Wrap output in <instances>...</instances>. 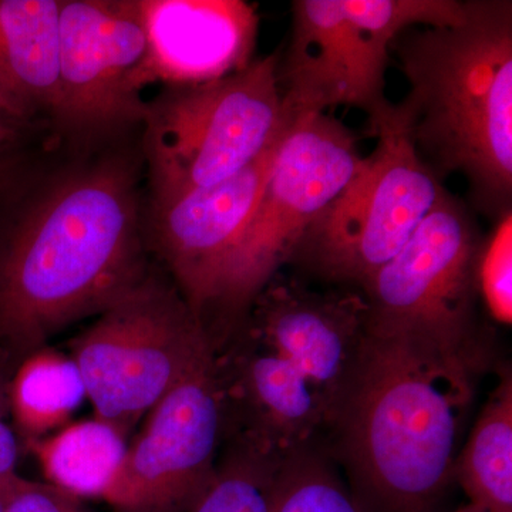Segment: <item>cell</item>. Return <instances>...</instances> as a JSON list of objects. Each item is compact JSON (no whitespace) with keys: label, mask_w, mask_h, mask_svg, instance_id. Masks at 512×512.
I'll use <instances>...</instances> for the list:
<instances>
[{"label":"cell","mask_w":512,"mask_h":512,"mask_svg":"<svg viewBox=\"0 0 512 512\" xmlns=\"http://www.w3.org/2000/svg\"><path fill=\"white\" fill-rule=\"evenodd\" d=\"M0 512H5V508H3L2 503H0Z\"/></svg>","instance_id":"28"},{"label":"cell","mask_w":512,"mask_h":512,"mask_svg":"<svg viewBox=\"0 0 512 512\" xmlns=\"http://www.w3.org/2000/svg\"><path fill=\"white\" fill-rule=\"evenodd\" d=\"M350 128L326 113H298L282 141L237 247L229 256L212 312L232 318L295 256L308 229L362 164Z\"/></svg>","instance_id":"7"},{"label":"cell","mask_w":512,"mask_h":512,"mask_svg":"<svg viewBox=\"0 0 512 512\" xmlns=\"http://www.w3.org/2000/svg\"><path fill=\"white\" fill-rule=\"evenodd\" d=\"M476 288L501 325L512 323V214L505 211L493 234L478 249Z\"/></svg>","instance_id":"22"},{"label":"cell","mask_w":512,"mask_h":512,"mask_svg":"<svg viewBox=\"0 0 512 512\" xmlns=\"http://www.w3.org/2000/svg\"><path fill=\"white\" fill-rule=\"evenodd\" d=\"M279 461L245 446L241 456L214 474L190 512H271Z\"/></svg>","instance_id":"21"},{"label":"cell","mask_w":512,"mask_h":512,"mask_svg":"<svg viewBox=\"0 0 512 512\" xmlns=\"http://www.w3.org/2000/svg\"><path fill=\"white\" fill-rule=\"evenodd\" d=\"M2 177H3V167H2V164H0V181H2Z\"/></svg>","instance_id":"27"},{"label":"cell","mask_w":512,"mask_h":512,"mask_svg":"<svg viewBox=\"0 0 512 512\" xmlns=\"http://www.w3.org/2000/svg\"><path fill=\"white\" fill-rule=\"evenodd\" d=\"M390 50L410 86L394 106L424 163L463 174L488 214L511 210L510 0H468L461 22L404 30Z\"/></svg>","instance_id":"3"},{"label":"cell","mask_w":512,"mask_h":512,"mask_svg":"<svg viewBox=\"0 0 512 512\" xmlns=\"http://www.w3.org/2000/svg\"><path fill=\"white\" fill-rule=\"evenodd\" d=\"M370 126L375 150L293 256L328 281L362 288L402 251L446 190L417 153L394 104Z\"/></svg>","instance_id":"5"},{"label":"cell","mask_w":512,"mask_h":512,"mask_svg":"<svg viewBox=\"0 0 512 512\" xmlns=\"http://www.w3.org/2000/svg\"><path fill=\"white\" fill-rule=\"evenodd\" d=\"M292 123L261 157L229 180L153 204L158 248L181 296L204 328L229 256L258 204Z\"/></svg>","instance_id":"13"},{"label":"cell","mask_w":512,"mask_h":512,"mask_svg":"<svg viewBox=\"0 0 512 512\" xmlns=\"http://www.w3.org/2000/svg\"><path fill=\"white\" fill-rule=\"evenodd\" d=\"M210 346L183 296L143 279L77 339L73 359L96 417L126 433Z\"/></svg>","instance_id":"8"},{"label":"cell","mask_w":512,"mask_h":512,"mask_svg":"<svg viewBox=\"0 0 512 512\" xmlns=\"http://www.w3.org/2000/svg\"><path fill=\"white\" fill-rule=\"evenodd\" d=\"M453 512H484L481 510L478 505L473 503H466L464 505H461V507H458L457 510H454Z\"/></svg>","instance_id":"26"},{"label":"cell","mask_w":512,"mask_h":512,"mask_svg":"<svg viewBox=\"0 0 512 512\" xmlns=\"http://www.w3.org/2000/svg\"><path fill=\"white\" fill-rule=\"evenodd\" d=\"M84 399L86 386L73 357L52 349L33 352L20 365L9 390L13 417L30 440L66 426Z\"/></svg>","instance_id":"19"},{"label":"cell","mask_w":512,"mask_h":512,"mask_svg":"<svg viewBox=\"0 0 512 512\" xmlns=\"http://www.w3.org/2000/svg\"><path fill=\"white\" fill-rule=\"evenodd\" d=\"M249 340L232 387L247 409V446L282 460L315 443L319 431L329 429V416L312 384L284 356L251 335Z\"/></svg>","instance_id":"15"},{"label":"cell","mask_w":512,"mask_h":512,"mask_svg":"<svg viewBox=\"0 0 512 512\" xmlns=\"http://www.w3.org/2000/svg\"><path fill=\"white\" fill-rule=\"evenodd\" d=\"M470 212L444 190L413 237L363 286L370 329L403 332L477 356L476 261Z\"/></svg>","instance_id":"9"},{"label":"cell","mask_w":512,"mask_h":512,"mask_svg":"<svg viewBox=\"0 0 512 512\" xmlns=\"http://www.w3.org/2000/svg\"><path fill=\"white\" fill-rule=\"evenodd\" d=\"M138 0H62L53 119L80 137L143 124L150 86Z\"/></svg>","instance_id":"10"},{"label":"cell","mask_w":512,"mask_h":512,"mask_svg":"<svg viewBox=\"0 0 512 512\" xmlns=\"http://www.w3.org/2000/svg\"><path fill=\"white\" fill-rule=\"evenodd\" d=\"M478 357L367 328L348 396L330 427L367 512H434L456 474Z\"/></svg>","instance_id":"1"},{"label":"cell","mask_w":512,"mask_h":512,"mask_svg":"<svg viewBox=\"0 0 512 512\" xmlns=\"http://www.w3.org/2000/svg\"><path fill=\"white\" fill-rule=\"evenodd\" d=\"M0 503L5 512H84L76 498L16 473L0 478Z\"/></svg>","instance_id":"23"},{"label":"cell","mask_w":512,"mask_h":512,"mask_svg":"<svg viewBox=\"0 0 512 512\" xmlns=\"http://www.w3.org/2000/svg\"><path fill=\"white\" fill-rule=\"evenodd\" d=\"M296 114L282 94L278 53L222 79L167 87L148 103L143 123L153 204L241 173Z\"/></svg>","instance_id":"4"},{"label":"cell","mask_w":512,"mask_h":512,"mask_svg":"<svg viewBox=\"0 0 512 512\" xmlns=\"http://www.w3.org/2000/svg\"><path fill=\"white\" fill-rule=\"evenodd\" d=\"M457 478L468 503L512 512V379L504 373L458 454Z\"/></svg>","instance_id":"18"},{"label":"cell","mask_w":512,"mask_h":512,"mask_svg":"<svg viewBox=\"0 0 512 512\" xmlns=\"http://www.w3.org/2000/svg\"><path fill=\"white\" fill-rule=\"evenodd\" d=\"M291 9V42L279 72L286 106L295 113L352 106L370 123L392 107L384 76L394 39L447 18L443 0H295Z\"/></svg>","instance_id":"6"},{"label":"cell","mask_w":512,"mask_h":512,"mask_svg":"<svg viewBox=\"0 0 512 512\" xmlns=\"http://www.w3.org/2000/svg\"><path fill=\"white\" fill-rule=\"evenodd\" d=\"M5 394L0 387V478L16 473L18 463V441L8 423H6Z\"/></svg>","instance_id":"24"},{"label":"cell","mask_w":512,"mask_h":512,"mask_svg":"<svg viewBox=\"0 0 512 512\" xmlns=\"http://www.w3.org/2000/svg\"><path fill=\"white\" fill-rule=\"evenodd\" d=\"M151 84L190 86L252 62L258 13L244 0H138Z\"/></svg>","instance_id":"14"},{"label":"cell","mask_w":512,"mask_h":512,"mask_svg":"<svg viewBox=\"0 0 512 512\" xmlns=\"http://www.w3.org/2000/svg\"><path fill=\"white\" fill-rule=\"evenodd\" d=\"M249 335L285 357L318 393L330 427L365 348L369 305L363 293L320 292L276 274L248 309Z\"/></svg>","instance_id":"12"},{"label":"cell","mask_w":512,"mask_h":512,"mask_svg":"<svg viewBox=\"0 0 512 512\" xmlns=\"http://www.w3.org/2000/svg\"><path fill=\"white\" fill-rule=\"evenodd\" d=\"M16 131H18V124L13 123L0 110V151L5 150L10 143L15 141Z\"/></svg>","instance_id":"25"},{"label":"cell","mask_w":512,"mask_h":512,"mask_svg":"<svg viewBox=\"0 0 512 512\" xmlns=\"http://www.w3.org/2000/svg\"><path fill=\"white\" fill-rule=\"evenodd\" d=\"M62 0H0V110L20 124L55 116Z\"/></svg>","instance_id":"16"},{"label":"cell","mask_w":512,"mask_h":512,"mask_svg":"<svg viewBox=\"0 0 512 512\" xmlns=\"http://www.w3.org/2000/svg\"><path fill=\"white\" fill-rule=\"evenodd\" d=\"M224 406L210 346L148 412L104 500L130 512L194 503L215 474Z\"/></svg>","instance_id":"11"},{"label":"cell","mask_w":512,"mask_h":512,"mask_svg":"<svg viewBox=\"0 0 512 512\" xmlns=\"http://www.w3.org/2000/svg\"><path fill=\"white\" fill-rule=\"evenodd\" d=\"M271 512H367L315 444L282 458L272 484Z\"/></svg>","instance_id":"20"},{"label":"cell","mask_w":512,"mask_h":512,"mask_svg":"<svg viewBox=\"0 0 512 512\" xmlns=\"http://www.w3.org/2000/svg\"><path fill=\"white\" fill-rule=\"evenodd\" d=\"M136 173L103 158L60 175L0 252V338L33 348L143 281Z\"/></svg>","instance_id":"2"},{"label":"cell","mask_w":512,"mask_h":512,"mask_svg":"<svg viewBox=\"0 0 512 512\" xmlns=\"http://www.w3.org/2000/svg\"><path fill=\"white\" fill-rule=\"evenodd\" d=\"M47 484L73 498H103L126 457V433L94 417L66 424L43 440H32Z\"/></svg>","instance_id":"17"}]
</instances>
